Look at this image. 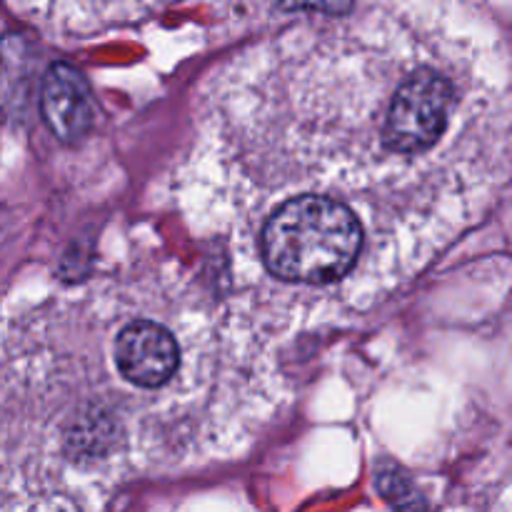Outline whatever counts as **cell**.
I'll return each mask as SVG.
<instances>
[{
	"label": "cell",
	"mask_w": 512,
	"mask_h": 512,
	"mask_svg": "<svg viewBox=\"0 0 512 512\" xmlns=\"http://www.w3.org/2000/svg\"><path fill=\"white\" fill-rule=\"evenodd\" d=\"M255 323L133 250L0 313V512H103L128 485L243 453L283 403Z\"/></svg>",
	"instance_id": "obj_2"
},
{
	"label": "cell",
	"mask_w": 512,
	"mask_h": 512,
	"mask_svg": "<svg viewBox=\"0 0 512 512\" xmlns=\"http://www.w3.org/2000/svg\"><path fill=\"white\" fill-rule=\"evenodd\" d=\"M43 113L60 140H78L93 123L88 85L68 65H53L43 85Z\"/></svg>",
	"instance_id": "obj_3"
},
{
	"label": "cell",
	"mask_w": 512,
	"mask_h": 512,
	"mask_svg": "<svg viewBox=\"0 0 512 512\" xmlns=\"http://www.w3.org/2000/svg\"><path fill=\"white\" fill-rule=\"evenodd\" d=\"M215 70L183 208L273 320L373 308L490 210L510 175L498 43L448 5H340Z\"/></svg>",
	"instance_id": "obj_1"
}]
</instances>
